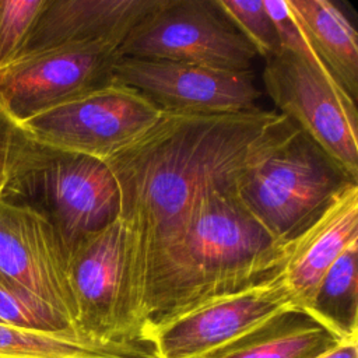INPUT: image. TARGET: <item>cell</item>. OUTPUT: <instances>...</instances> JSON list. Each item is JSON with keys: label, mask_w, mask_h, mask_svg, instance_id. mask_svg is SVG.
<instances>
[{"label": "cell", "mask_w": 358, "mask_h": 358, "mask_svg": "<svg viewBox=\"0 0 358 358\" xmlns=\"http://www.w3.org/2000/svg\"><path fill=\"white\" fill-rule=\"evenodd\" d=\"M295 124L280 112L162 117L103 161L120 197L122 299L137 338L173 264L189 214L214 189L242 175Z\"/></svg>", "instance_id": "cell-1"}, {"label": "cell", "mask_w": 358, "mask_h": 358, "mask_svg": "<svg viewBox=\"0 0 358 358\" xmlns=\"http://www.w3.org/2000/svg\"><path fill=\"white\" fill-rule=\"evenodd\" d=\"M288 245L248 211L236 186L204 194L189 214L169 275L148 315V331L221 296L266 282L285 266Z\"/></svg>", "instance_id": "cell-2"}, {"label": "cell", "mask_w": 358, "mask_h": 358, "mask_svg": "<svg viewBox=\"0 0 358 358\" xmlns=\"http://www.w3.org/2000/svg\"><path fill=\"white\" fill-rule=\"evenodd\" d=\"M0 200L46 218L67 253L116 221L120 211L119 189L103 161L48 147L28 133L15 152Z\"/></svg>", "instance_id": "cell-3"}, {"label": "cell", "mask_w": 358, "mask_h": 358, "mask_svg": "<svg viewBox=\"0 0 358 358\" xmlns=\"http://www.w3.org/2000/svg\"><path fill=\"white\" fill-rule=\"evenodd\" d=\"M354 182L295 126L239 179L236 194L278 242L288 245Z\"/></svg>", "instance_id": "cell-4"}, {"label": "cell", "mask_w": 358, "mask_h": 358, "mask_svg": "<svg viewBox=\"0 0 358 358\" xmlns=\"http://www.w3.org/2000/svg\"><path fill=\"white\" fill-rule=\"evenodd\" d=\"M117 55L225 71H252L257 57L217 0H162L129 32Z\"/></svg>", "instance_id": "cell-5"}, {"label": "cell", "mask_w": 358, "mask_h": 358, "mask_svg": "<svg viewBox=\"0 0 358 358\" xmlns=\"http://www.w3.org/2000/svg\"><path fill=\"white\" fill-rule=\"evenodd\" d=\"M263 84L274 105L358 183L357 103L320 64L280 49L266 57Z\"/></svg>", "instance_id": "cell-6"}, {"label": "cell", "mask_w": 358, "mask_h": 358, "mask_svg": "<svg viewBox=\"0 0 358 358\" xmlns=\"http://www.w3.org/2000/svg\"><path fill=\"white\" fill-rule=\"evenodd\" d=\"M162 115L138 91L113 83L36 115L21 126L41 144L106 161L148 131Z\"/></svg>", "instance_id": "cell-7"}, {"label": "cell", "mask_w": 358, "mask_h": 358, "mask_svg": "<svg viewBox=\"0 0 358 358\" xmlns=\"http://www.w3.org/2000/svg\"><path fill=\"white\" fill-rule=\"evenodd\" d=\"M113 83L130 87L162 112L229 115L255 112L260 92L252 71H225L196 64L119 56Z\"/></svg>", "instance_id": "cell-8"}, {"label": "cell", "mask_w": 358, "mask_h": 358, "mask_svg": "<svg viewBox=\"0 0 358 358\" xmlns=\"http://www.w3.org/2000/svg\"><path fill=\"white\" fill-rule=\"evenodd\" d=\"M117 49L64 46L25 56L0 71V102L20 124L113 84Z\"/></svg>", "instance_id": "cell-9"}, {"label": "cell", "mask_w": 358, "mask_h": 358, "mask_svg": "<svg viewBox=\"0 0 358 358\" xmlns=\"http://www.w3.org/2000/svg\"><path fill=\"white\" fill-rule=\"evenodd\" d=\"M291 306L295 303L282 270L266 282L152 327L147 338L152 341L157 358H200Z\"/></svg>", "instance_id": "cell-10"}, {"label": "cell", "mask_w": 358, "mask_h": 358, "mask_svg": "<svg viewBox=\"0 0 358 358\" xmlns=\"http://www.w3.org/2000/svg\"><path fill=\"white\" fill-rule=\"evenodd\" d=\"M122 229L119 220L81 239L67 256V278L74 302V331L91 343L137 338L122 299Z\"/></svg>", "instance_id": "cell-11"}, {"label": "cell", "mask_w": 358, "mask_h": 358, "mask_svg": "<svg viewBox=\"0 0 358 358\" xmlns=\"http://www.w3.org/2000/svg\"><path fill=\"white\" fill-rule=\"evenodd\" d=\"M67 256L46 218L28 207L0 200V275L49 305L73 326L76 310Z\"/></svg>", "instance_id": "cell-12"}, {"label": "cell", "mask_w": 358, "mask_h": 358, "mask_svg": "<svg viewBox=\"0 0 358 358\" xmlns=\"http://www.w3.org/2000/svg\"><path fill=\"white\" fill-rule=\"evenodd\" d=\"M161 3L162 0H45L18 59L76 45L117 49L129 32Z\"/></svg>", "instance_id": "cell-13"}, {"label": "cell", "mask_w": 358, "mask_h": 358, "mask_svg": "<svg viewBox=\"0 0 358 358\" xmlns=\"http://www.w3.org/2000/svg\"><path fill=\"white\" fill-rule=\"evenodd\" d=\"M352 242H358V185L345 187L288 243L284 273L296 308L306 310L327 268Z\"/></svg>", "instance_id": "cell-14"}, {"label": "cell", "mask_w": 358, "mask_h": 358, "mask_svg": "<svg viewBox=\"0 0 358 358\" xmlns=\"http://www.w3.org/2000/svg\"><path fill=\"white\" fill-rule=\"evenodd\" d=\"M340 343L309 313L291 306L200 358H317Z\"/></svg>", "instance_id": "cell-15"}, {"label": "cell", "mask_w": 358, "mask_h": 358, "mask_svg": "<svg viewBox=\"0 0 358 358\" xmlns=\"http://www.w3.org/2000/svg\"><path fill=\"white\" fill-rule=\"evenodd\" d=\"M309 48L347 95L358 98V34L330 0H287Z\"/></svg>", "instance_id": "cell-16"}, {"label": "cell", "mask_w": 358, "mask_h": 358, "mask_svg": "<svg viewBox=\"0 0 358 358\" xmlns=\"http://www.w3.org/2000/svg\"><path fill=\"white\" fill-rule=\"evenodd\" d=\"M0 358H157L151 340L91 343L73 334L25 330L0 323Z\"/></svg>", "instance_id": "cell-17"}, {"label": "cell", "mask_w": 358, "mask_h": 358, "mask_svg": "<svg viewBox=\"0 0 358 358\" xmlns=\"http://www.w3.org/2000/svg\"><path fill=\"white\" fill-rule=\"evenodd\" d=\"M305 312L341 341L358 340V242L327 268Z\"/></svg>", "instance_id": "cell-18"}, {"label": "cell", "mask_w": 358, "mask_h": 358, "mask_svg": "<svg viewBox=\"0 0 358 358\" xmlns=\"http://www.w3.org/2000/svg\"><path fill=\"white\" fill-rule=\"evenodd\" d=\"M0 323L25 330L78 337L66 317L0 275ZM80 338V337H78ZM83 340V338H81Z\"/></svg>", "instance_id": "cell-19"}, {"label": "cell", "mask_w": 358, "mask_h": 358, "mask_svg": "<svg viewBox=\"0 0 358 358\" xmlns=\"http://www.w3.org/2000/svg\"><path fill=\"white\" fill-rule=\"evenodd\" d=\"M218 7L249 41L257 56L268 57L281 49L275 25L264 0H217Z\"/></svg>", "instance_id": "cell-20"}, {"label": "cell", "mask_w": 358, "mask_h": 358, "mask_svg": "<svg viewBox=\"0 0 358 358\" xmlns=\"http://www.w3.org/2000/svg\"><path fill=\"white\" fill-rule=\"evenodd\" d=\"M45 0H0V71L21 55Z\"/></svg>", "instance_id": "cell-21"}, {"label": "cell", "mask_w": 358, "mask_h": 358, "mask_svg": "<svg viewBox=\"0 0 358 358\" xmlns=\"http://www.w3.org/2000/svg\"><path fill=\"white\" fill-rule=\"evenodd\" d=\"M27 137L24 127L14 120L0 102V192L7 180L17 150Z\"/></svg>", "instance_id": "cell-22"}, {"label": "cell", "mask_w": 358, "mask_h": 358, "mask_svg": "<svg viewBox=\"0 0 358 358\" xmlns=\"http://www.w3.org/2000/svg\"><path fill=\"white\" fill-rule=\"evenodd\" d=\"M317 358H358V340L341 341L331 351Z\"/></svg>", "instance_id": "cell-23"}]
</instances>
